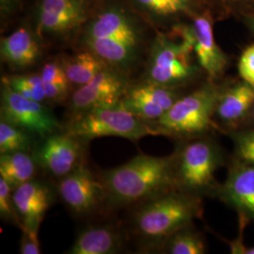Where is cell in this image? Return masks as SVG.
I'll return each instance as SVG.
<instances>
[{
	"label": "cell",
	"mask_w": 254,
	"mask_h": 254,
	"mask_svg": "<svg viewBox=\"0 0 254 254\" xmlns=\"http://www.w3.org/2000/svg\"><path fill=\"white\" fill-rule=\"evenodd\" d=\"M59 193L68 207L78 215L91 213L107 199L103 182L96 179L84 164L62 177Z\"/></svg>",
	"instance_id": "obj_8"
},
{
	"label": "cell",
	"mask_w": 254,
	"mask_h": 254,
	"mask_svg": "<svg viewBox=\"0 0 254 254\" xmlns=\"http://www.w3.org/2000/svg\"><path fill=\"white\" fill-rule=\"evenodd\" d=\"M253 110H254V107H253Z\"/></svg>",
	"instance_id": "obj_36"
},
{
	"label": "cell",
	"mask_w": 254,
	"mask_h": 254,
	"mask_svg": "<svg viewBox=\"0 0 254 254\" xmlns=\"http://www.w3.org/2000/svg\"><path fill=\"white\" fill-rule=\"evenodd\" d=\"M238 70L243 80L254 87V45L249 46L241 55Z\"/></svg>",
	"instance_id": "obj_30"
},
{
	"label": "cell",
	"mask_w": 254,
	"mask_h": 254,
	"mask_svg": "<svg viewBox=\"0 0 254 254\" xmlns=\"http://www.w3.org/2000/svg\"><path fill=\"white\" fill-rule=\"evenodd\" d=\"M82 20L40 10L39 12V28L49 33H63L72 29L81 23Z\"/></svg>",
	"instance_id": "obj_26"
},
{
	"label": "cell",
	"mask_w": 254,
	"mask_h": 254,
	"mask_svg": "<svg viewBox=\"0 0 254 254\" xmlns=\"http://www.w3.org/2000/svg\"><path fill=\"white\" fill-rule=\"evenodd\" d=\"M1 119L41 138L62 130L54 114L42 102L27 99L4 81L1 90Z\"/></svg>",
	"instance_id": "obj_6"
},
{
	"label": "cell",
	"mask_w": 254,
	"mask_h": 254,
	"mask_svg": "<svg viewBox=\"0 0 254 254\" xmlns=\"http://www.w3.org/2000/svg\"><path fill=\"white\" fill-rule=\"evenodd\" d=\"M107 200L125 205L145 202L166 193L174 182L173 157L138 154L104 173Z\"/></svg>",
	"instance_id": "obj_1"
},
{
	"label": "cell",
	"mask_w": 254,
	"mask_h": 254,
	"mask_svg": "<svg viewBox=\"0 0 254 254\" xmlns=\"http://www.w3.org/2000/svg\"><path fill=\"white\" fill-rule=\"evenodd\" d=\"M254 87L247 82L236 84L223 94L218 95L216 111L224 122H236L254 107Z\"/></svg>",
	"instance_id": "obj_18"
},
{
	"label": "cell",
	"mask_w": 254,
	"mask_h": 254,
	"mask_svg": "<svg viewBox=\"0 0 254 254\" xmlns=\"http://www.w3.org/2000/svg\"><path fill=\"white\" fill-rule=\"evenodd\" d=\"M87 45L94 54L106 63L125 66L136 54V45L114 37L86 38Z\"/></svg>",
	"instance_id": "obj_20"
},
{
	"label": "cell",
	"mask_w": 254,
	"mask_h": 254,
	"mask_svg": "<svg viewBox=\"0 0 254 254\" xmlns=\"http://www.w3.org/2000/svg\"><path fill=\"white\" fill-rule=\"evenodd\" d=\"M33 136L26 130L1 119L0 121V154L27 152L33 145Z\"/></svg>",
	"instance_id": "obj_23"
},
{
	"label": "cell",
	"mask_w": 254,
	"mask_h": 254,
	"mask_svg": "<svg viewBox=\"0 0 254 254\" xmlns=\"http://www.w3.org/2000/svg\"><path fill=\"white\" fill-rule=\"evenodd\" d=\"M146 10L157 15H173L190 9V0H136Z\"/></svg>",
	"instance_id": "obj_27"
},
{
	"label": "cell",
	"mask_w": 254,
	"mask_h": 254,
	"mask_svg": "<svg viewBox=\"0 0 254 254\" xmlns=\"http://www.w3.org/2000/svg\"><path fill=\"white\" fill-rule=\"evenodd\" d=\"M40 10L83 20L85 10L80 0H43Z\"/></svg>",
	"instance_id": "obj_28"
},
{
	"label": "cell",
	"mask_w": 254,
	"mask_h": 254,
	"mask_svg": "<svg viewBox=\"0 0 254 254\" xmlns=\"http://www.w3.org/2000/svg\"><path fill=\"white\" fill-rule=\"evenodd\" d=\"M22 237L20 240L19 253L21 254H40L41 248L38 239L37 230L22 228Z\"/></svg>",
	"instance_id": "obj_32"
},
{
	"label": "cell",
	"mask_w": 254,
	"mask_h": 254,
	"mask_svg": "<svg viewBox=\"0 0 254 254\" xmlns=\"http://www.w3.org/2000/svg\"><path fill=\"white\" fill-rule=\"evenodd\" d=\"M248 23H249L250 27H252V29H253V31L254 32V16L249 19V20H248Z\"/></svg>",
	"instance_id": "obj_34"
},
{
	"label": "cell",
	"mask_w": 254,
	"mask_h": 254,
	"mask_svg": "<svg viewBox=\"0 0 254 254\" xmlns=\"http://www.w3.org/2000/svg\"><path fill=\"white\" fill-rule=\"evenodd\" d=\"M218 157L214 146L199 140L186 146L178 159L177 178L183 187L200 190L209 187L214 179Z\"/></svg>",
	"instance_id": "obj_9"
},
{
	"label": "cell",
	"mask_w": 254,
	"mask_h": 254,
	"mask_svg": "<svg viewBox=\"0 0 254 254\" xmlns=\"http://www.w3.org/2000/svg\"><path fill=\"white\" fill-rule=\"evenodd\" d=\"M41 76L46 99L58 102L66 97L69 91L70 81L62 64L57 63L46 64L42 70Z\"/></svg>",
	"instance_id": "obj_22"
},
{
	"label": "cell",
	"mask_w": 254,
	"mask_h": 254,
	"mask_svg": "<svg viewBox=\"0 0 254 254\" xmlns=\"http://www.w3.org/2000/svg\"><path fill=\"white\" fill-rule=\"evenodd\" d=\"M219 91L213 86L178 98L155 127L168 135H196L206 131L213 125L212 116L216 111Z\"/></svg>",
	"instance_id": "obj_5"
},
{
	"label": "cell",
	"mask_w": 254,
	"mask_h": 254,
	"mask_svg": "<svg viewBox=\"0 0 254 254\" xmlns=\"http://www.w3.org/2000/svg\"><path fill=\"white\" fill-rule=\"evenodd\" d=\"M125 78L119 73L105 69L73 93L70 109L74 114L120 104L127 92Z\"/></svg>",
	"instance_id": "obj_10"
},
{
	"label": "cell",
	"mask_w": 254,
	"mask_h": 254,
	"mask_svg": "<svg viewBox=\"0 0 254 254\" xmlns=\"http://www.w3.org/2000/svg\"><path fill=\"white\" fill-rule=\"evenodd\" d=\"M114 37L137 46V32L127 15L119 9H109L93 20L86 38Z\"/></svg>",
	"instance_id": "obj_17"
},
{
	"label": "cell",
	"mask_w": 254,
	"mask_h": 254,
	"mask_svg": "<svg viewBox=\"0 0 254 254\" xmlns=\"http://www.w3.org/2000/svg\"><path fill=\"white\" fill-rule=\"evenodd\" d=\"M66 132L84 141L102 136H119L137 140L147 136H165L157 127L136 117L120 104L74 114Z\"/></svg>",
	"instance_id": "obj_2"
},
{
	"label": "cell",
	"mask_w": 254,
	"mask_h": 254,
	"mask_svg": "<svg viewBox=\"0 0 254 254\" xmlns=\"http://www.w3.org/2000/svg\"><path fill=\"white\" fill-rule=\"evenodd\" d=\"M36 167L34 156L27 152H15L0 156V177L7 181L13 190L19 186L32 180Z\"/></svg>",
	"instance_id": "obj_19"
},
{
	"label": "cell",
	"mask_w": 254,
	"mask_h": 254,
	"mask_svg": "<svg viewBox=\"0 0 254 254\" xmlns=\"http://www.w3.org/2000/svg\"><path fill=\"white\" fill-rule=\"evenodd\" d=\"M237 153L246 163L254 166V131L237 136Z\"/></svg>",
	"instance_id": "obj_31"
},
{
	"label": "cell",
	"mask_w": 254,
	"mask_h": 254,
	"mask_svg": "<svg viewBox=\"0 0 254 254\" xmlns=\"http://www.w3.org/2000/svg\"><path fill=\"white\" fill-rule=\"evenodd\" d=\"M82 140L65 132L42 138L34 152L37 164L57 177H64L81 165Z\"/></svg>",
	"instance_id": "obj_7"
},
{
	"label": "cell",
	"mask_w": 254,
	"mask_h": 254,
	"mask_svg": "<svg viewBox=\"0 0 254 254\" xmlns=\"http://www.w3.org/2000/svg\"><path fill=\"white\" fill-rule=\"evenodd\" d=\"M19 0H0V8L2 13H9L18 5Z\"/></svg>",
	"instance_id": "obj_33"
},
{
	"label": "cell",
	"mask_w": 254,
	"mask_h": 254,
	"mask_svg": "<svg viewBox=\"0 0 254 254\" xmlns=\"http://www.w3.org/2000/svg\"><path fill=\"white\" fill-rule=\"evenodd\" d=\"M190 28L198 63L210 78H217L223 73L227 60L217 45L210 19L199 16L194 20Z\"/></svg>",
	"instance_id": "obj_13"
},
{
	"label": "cell",
	"mask_w": 254,
	"mask_h": 254,
	"mask_svg": "<svg viewBox=\"0 0 254 254\" xmlns=\"http://www.w3.org/2000/svg\"><path fill=\"white\" fill-rule=\"evenodd\" d=\"M244 254H254V248H250V249H246Z\"/></svg>",
	"instance_id": "obj_35"
},
{
	"label": "cell",
	"mask_w": 254,
	"mask_h": 254,
	"mask_svg": "<svg viewBox=\"0 0 254 254\" xmlns=\"http://www.w3.org/2000/svg\"><path fill=\"white\" fill-rule=\"evenodd\" d=\"M0 50L3 61L17 69L33 65L40 56L36 39L26 27H20L2 38Z\"/></svg>",
	"instance_id": "obj_14"
},
{
	"label": "cell",
	"mask_w": 254,
	"mask_h": 254,
	"mask_svg": "<svg viewBox=\"0 0 254 254\" xmlns=\"http://www.w3.org/2000/svg\"><path fill=\"white\" fill-rule=\"evenodd\" d=\"M225 198L234 205L254 217V166L236 168L223 188Z\"/></svg>",
	"instance_id": "obj_15"
},
{
	"label": "cell",
	"mask_w": 254,
	"mask_h": 254,
	"mask_svg": "<svg viewBox=\"0 0 254 254\" xmlns=\"http://www.w3.org/2000/svg\"><path fill=\"white\" fill-rule=\"evenodd\" d=\"M0 215L3 219L16 223L20 228L22 226L13 200V190L2 177H0Z\"/></svg>",
	"instance_id": "obj_29"
},
{
	"label": "cell",
	"mask_w": 254,
	"mask_h": 254,
	"mask_svg": "<svg viewBox=\"0 0 254 254\" xmlns=\"http://www.w3.org/2000/svg\"><path fill=\"white\" fill-rule=\"evenodd\" d=\"M178 99L172 88L147 81L127 90L120 105L136 117L154 123Z\"/></svg>",
	"instance_id": "obj_11"
},
{
	"label": "cell",
	"mask_w": 254,
	"mask_h": 254,
	"mask_svg": "<svg viewBox=\"0 0 254 254\" xmlns=\"http://www.w3.org/2000/svg\"><path fill=\"white\" fill-rule=\"evenodd\" d=\"M175 41L164 34L154 40L147 69V81L172 88L191 77L196 69L191 64L194 41L191 28L182 29Z\"/></svg>",
	"instance_id": "obj_4"
},
{
	"label": "cell",
	"mask_w": 254,
	"mask_h": 254,
	"mask_svg": "<svg viewBox=\"0 0 254 254\" xmlns=\"http://www.w3.org/2000/svg\"><path fill=\"white\" fill-rule=\"evenodd\" d=\"M198 213V204L189 197L164 193L147 200L135 216L136 232L150 240L170 237L187 226Z\"/></svg>",
	"instance_id": "obj_3"
},
{
	"label": "cell",
	"mask_w": 254,
	"mask_h": 254,
	"mask_svg": "<svg viewBox=\"0 0 254 254\" xmlns=\"http://www.w3.org/2000/svg\"><path fill=\"white\" fill-rule=\"evenodd\" d=\"M168 251L172 254H202L205 253V245L200 236L180 230L171 237Z\"/></svg>",
	"instance_id": "obj_25"
},
{
	"label": "cell",
	"mask_w": 254,
	"mask_h": 254,
	"mask_svg": "<svg viewBox=\"0 0 254 254\" xmlns=\"http://www.w3.org/2000/svg\"><path fill=\"white\" fill-rule=\"evenodd\" d=\"M13 200L22 228L39 231L52 200L49 188L38 181L27 182L13 190Z\"/></svg>",
	"instance_id": "obj_12"
},
{
	"label": "cell",
	"mask_w": 254,
	"mask_h": 254,
	"mask_svg": "<svg viewBox=\"0 0 254 254\" xmlns=\"http://www.w3.org/2000/svg\"><path fill=\"white\" fill-rule=\"evenodd\" d=\"M9 87L22 96L30 100L44 103L46 100V92L41 74H23L3 77Z\"/></svg>",
	"instance_id": "obj_24"
},
{
	"label": "cell",
	"mask_w": 254,
	"mask_h": 254,
	"mask_svg": "<svg viewBox=\"0 0 254 254\" xmlns=\"http://www.w3.org/2000/svg\"><path fill=\"white\" fill-rule=\"evenodd\" d=\"M121 246V236L114 229L104 226L87 228L77 236L67 254H116Z\"/></svg>",
	"instance_id": "obj_16"
},
{
	"label": "cell",
	"mask_w": 254,
	"mask_h": 254,
	"mask_svg": "<svg viewBox=\"0 0 254 254\" xmlns=\"http://www.w3.org/2000/svg\"><path fill=\"white\" fill-rule=\"evenodd\" d=\"M62 65L70 83L79 87L86 85L107 69L106 62L92 51L74 55L65 60Z\"/></svg>",
	"instance_id": "obj_21"
}]
</instances>
